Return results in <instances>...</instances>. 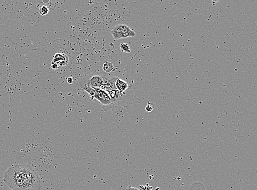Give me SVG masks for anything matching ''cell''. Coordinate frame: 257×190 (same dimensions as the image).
Instances as JSON below:
<instances>
[{
  "instance_id": "obj_15",
  "label": "cell",
  "mask_w": 257,
  "mask_h": 190,
  "mask_svg": "<svg viewBox=\"0 0 257 190\" xmlns=\"http://www.w3.org/2000/svg\"><path fill=\"white\" fill-rule=\"evenodd\" d=\"M51 67L52 68L54 69V70H56V69H57L58 67H59V66L56 63H51Z\"/></svg>"
},
{
  "instance_id": "obj_5",
  "label": "cell",
  "mask_w": 257,
  "mask_h": 190,
  "mask_svg": "<svg viewBox=\"0 0 257 190\" xmlns=\"http://www.w3.org/2000/svg\"><path fill=\"white\" fill-rule=\"evenodd\" d=\"M94 99H96L102 105V106H107L111 102L110 96L107 91L102 89H94Z\"/></svg>"
},
{
  "instance_id": "obj_12",
  "label": "cell",
  "mask_w": 257,
  "mask_h": 190,
  "mask_svg": "<svg viewBox=\"0 0 257 190\" xmlns=\"http://www.w3.org/2000/svg\"><path fill=\"white\" fill-rule=\"evenodd\" d=\"M49 9L47 6L45 5H42L39 9V13L41 16H45L48 13Z\"/></svg>"
},
{
  "instance_id": "obj_1",
  "label": "cell",
  "mask_w": 257,
  "mask_h": 190,
  "mask_svg": "<svg viewBox=\"0 0 257 190\" xmlns=\"http://www.w3.org/2000/svg\"><path fill=\"white\" fill-rule=\"evenodd\" d=\"M3 175V181L12 190H40L42 188L40 177L29 166L11 167Z\"/></svg>"
},
{
  "instance_id": "obj_4",
  "label": "cell",
  "mask_w": 257,
  "mask_h": 190,
  "mask_svg": "<svg viewBox=\"0 0 257 190\" xmlns=\"http://www.w3.org/2000/svg\"><path fill=\"white\" fill-rule=\"evenodd\" d=\"M103 76L99 74H92L86 77L80 83V85H86L93 89L101 88L103 85Z\"/></svg>"
},
{
  "instance_id": "obj_11",
  "label": "cell",
  "mask_w": 257,
  "mask_h": 190,
  "mask_svg": "<svg viewBox=\"0 0 257 190\" xmlns=\"http://www.w3.org/2000/svg\"><path fill=\"white\" fill-rule=\"evenodd\" d=\"M121 51L123 53H130L131 48L127 43H122L120 46Z\"/></svg>"
},
{
  "instance_id": "obj_3",
  "label": "cell",
  "mask_w": 257,
  "mask_h": 190,
  "mask_svg": "<svg viewBox=\"0 0 257 190\" xmlns=\"http://www.w3.org/2000/svg\"><path fill=\"white\" fill-rule=\"evenodd\" d=\"M111 34L115 40L133 37L136 35L133 30L125 24H118L116 25L111 30Z\"/></svg>"
},
{
  "instance_id": "obj_10",
  "label": "cell",
  "mask_w": 257,
  "mask_h": 190,
  "mask_svg": "<svg viewBox=\"0 0 257 190\" xmlns=\"http://www.w3.org/2000/svg\"><path fill=\"white\" fill-rule=\"evenodd\" d=\"M80 88L82 89L84 91H85L86 92L88 93L89 95L90 96V98H91L92 100L94 99V89L91 88V87H89V86H86V85H80Z\"/></svg>"
},
{
  "instance_id": "obj_9",
  "label": "cell",
  "mask_w": 257,
  "mask_h": 190,
  "mask_svg": "<svg viewBox=\"0 0 257 190\" xmlns=\"http://www.w3.org/2000/svg\"><path fill=\"white\" fill-rule=\"evenodd\" d=\"M103 69L105 72H110L114 70V66L111 63L109 62H105L103 65Z\"/></svg>"
},
{
  "instance_id": "obj_14",
  "label": "cell",
  "mask_w": 257,
  "mask_h": 190,
  "mask_svg": "<svg viewBox=\"0 0 257 190\" xmlns=\"http://www.w3.org/2000/svg\"><path fill=\"white\" fill-rule=\"evenodd\" d=\"M139 190H153V187L150 186L148 184L147 185L143 186L140 185L139 186Z\"/></svg>"
},
{
  "instance_id": "obj_8",
  "label": "cell",
  "mask_w": 257,
  "mask_h": 190,
  "mask_svg": "<svg viewBox=\"0 0 257 190\" xmlns=\"http://www.w3.org/2000/svg\"><path fill=\"white\" fill-rule=\"evenodd\" d=\"M62 61H64V62L69 63V57L65 54L56 53L54 56L53 59L52 63H57L58 62H62Z\"/></svg>"
},
{
  "instance_id": "obj_6",
  "label": "cell",
  "mask_w": 257,
  "mask_h": 190,
  "mask_svg": "<svg viewBox=\"0 0 257 190\" xmlns=\"http://www.w3.org/2000/svg\"><path fill=\"white\" fill-rule=\"evenodd\" d=\"M117 78H118V77L116 76H113L109 78L103 76L104 83H103V85L102 86V88L100 89H102L107 91H110L111 90H115L116 89L115 83Z\"/></svg>"
},
{
  "instance_id": "obj_16",
  "label": "cell",
  "mask_w": 257,
  "mask_h": 190,
  "mask_svg": "<svg viewBox=\"0 0 257 190\" xmlns=\"http://www.w3.org/2000/svg\"><path fill=\"white\" fill-rule=\"evenodd\" d=\"M126 190H139V188H133V187H132L131 186H129L126 188Z\"/></svg>"
},
{
  "instance_id": "obj_7",
  "label": "cell",
  "mask_w": 257,
  "mask_h": 190,
  "mask_svg": "<svg viewBox=\"0 0 257 190\" xmlns=\"http://www.w3.org/2000/svg\"><path fill=\"white\" fill-rule=\"evenodd\" d=\"M116 89L121 93H123L128 89V84L126 81L122 80L120 78L118 77L115 83Z\"/></svg>"
},
{
  "instance_id": "obj_13",
  "label": "cell",
  "mask_w": 257,
  "mask_h": 190,
  "mask_svg": "<svg viewBox=\"0 0 257 190\" xmlns=\"http://www.w3.org/2000/svg\"><path fill=\"white\" fill-rule=\"evenodd\" d=\"M154 107H155V105H154V104L153 103L148 102L147 105V106L145 107V110L147 112H148V113H150V112H151L153 111V109H154Z\"/></svg>"
},
{
  "instance_id": "obj_2",
  "label": "cell",
  "mask_w": 257,
  "mask_h": 190,
  "mask_svg": "<svg viewBox=\"0 0 257 190\" xmlns=\"http://www.w3.org/2000/svg\"><path fill=\"white\" fill-rule=\"evenodd\" d=\"M111 99L110 104L107 106H102L103 110L105 111H112L114 113H118L126 104L127 99V93L125 91L121 93L117 89L107 91Z\"/></svg>"
},
{
  "instance_id": "obj_17",
  "label": "cell",
  "mask_w": 257,
  "mask_h": 190,
  "mask_svg": "<svg viewBox=\"0 0 257 190\" xmlns=\"http://www.w3.org/2000/svg\"><path fill=\"white\" fill-rule=\"evenodd\" d=\"M67 82L68 83H69V84H71L72 83V82H73V80H72V78L71 77H69L67 78Z\"/></svg>"
}]
</instances>
